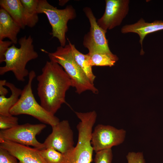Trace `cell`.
Listing matches in <instances>:
<instances>
[{"instance_id": "6da1fadb", "label": "cell", "mask_w": 163, "mask_h": 163, "mask_svg": "<svg viewBox=\"0 0 163 163\" xmlns=\"http://www.w3.org/2000/svg\"><path fill=\"white\" fill-rule=\"evenodd\" d=\"M37 94L41 105L55 115L61 105L65 103L66 94L72 81L63 68L58 63L46 62L42 73L37 78Z\"/></svg>"}, {"instance_id": "7a4b0ae2", "label": "cell", "mask_w": 163, "mask_h": 163, "mask_svg": "<svg viewBox=\"0 0 163 163\" xmlns=\"http://www.w3.org/2000/svg\"><path fill=\"white\" fill-rule=\"evenodd\" d=\"M18 42L20 48H18L13 44L5 53L4 62L5 64L0 67V75H3L11 71L18 81L24 82L25 77L29 73L26 68L27 63L37 58L38 55L34 50L33 39L30 35L21 37Z\"/></svg>"}, {"instance_id": "3957f363", "label": "cell", "mask_w": 163, "mask_h": 163, "mask_svg": "<svg viewBox=\"0 0 163 163\" xmlns=\"http://www.w3.org/2000/svg\"><path fill=\"white\" fill-rule=\"evenodd\" d=\"M44 51L48 54L50 60L58 63L63 68L72 80L73 87L78 94H80L88 90L95 94L98 93V89L75 61L70 42L64 46L58 47L53 52Z\"/></svg>"}, {"instance_id": "277c9868", "label": "cell", "mask_w": 163, "mask_h": 163, "mask_svg": "<svg viewBox=\"0 0 163 163\" xmlns=\"http://www.w3.org/2000/svg\"><path fill=\"white\" fill-rule=\"evenodd\" d=\"M36 76L35 72H29L28 81L22 90L19 99L10 110L13 116L26 114L31 116L44 123L52 126L58 124L59 119L46 110L36 100L32 88L33 80Z\"/></svg>"}, {"instance_id": "5b68a950", "label": "cell", "mask_w": 163, "mask_h": 163, "mask_svg": "<svg viewBox=\"0 0 163 163\" xmlns=\"http://www.w3.org/2000/svg\"><path fill=\"white\" fill-rule=\"evenodd\" d=\"M37 12L46 16L52 27V37L57 38L60 46H64L66 42V34L68 30V22L76 17L75 9L71 5H67L63 9H58L46 0H39Z\"/></svg>"}, {"instance_id": "8992f818", "label": "cell", "mask_w": 163, "mask_h": 163, "mask_svg": "<svg viewBox=\"0 0 163 163\" xmlns=\"http://www.w3.org/2000/svg\"><path fill=\"white\" fill-rule=\"evenodd\" d=\"M46 127L44 123L18 124L9 129L1 130L0 140L8 141L43 149H45L44 145L37 140L36 136Z\"/></svg>"}, {"instance_id": "52a82bcc", "label": "cell", "mask_w": 163, "mask_h": 163, "mask_svg": "<svg viewBox=\"0 0 163 163\" xmlns=\"http://www.w3.org/2000/svg\"><path fill=\"white\" fill-rule=\"evenodd\" d=\"M83 11L90 25L89 31L84 36L83 41L84 46L88 50V53H103L117 57L110 51L106 38V32L98 25L91 9L85 7L83 8Z\"/></svg>"}, {"instance_id": "ba28073f", "label": "cell", "mask_w": 163, "mask_h": 163, "mask_svg": "<svg viewBox=\"0 0 163 163\" xmlns=\"http://www.w3.org/2000/svg\"><path fill=\"white\" fill-rule=\"evenodd\" d=\"M126 132L110 126L97 125L92 132L91 143L95 152L111 149L121 144L125 137Z\"/></svg>"}, {"instance_id": "9c48e42d", "label": "cell", "mask_w": 163, "mask_h": 163, "mask_svg": "<svg viewBox=\"0 0 163 163\" xmlns=\"http://www.w3.org/2000/svg\"><path fill=\"white\" fill-rule=\"evenodd\" d=\"M52 127L51 133L43 143L45 149L52 148L64 154L74 148L73 133L68 120L60 121Z\"/></svg>"}, {"instance_id": "30bf717a", "label": "cell", "mask_w": 163, "mask_h": 163, "mask_svg": "<svg viewBox=\"0 0 163 163\" xmlns=\"http://www.w3.org/2000/svg\"><path fill=\"white\" fill-rule=\"evenodd\" d=\"M77 144L72 150L64 154L63 163H91L94 151L91 143L92 130L87 128L78 129Z\"/></svg>"}, {"instance_id": "8fae6325", "label": "cell", "mask_w": 163, "mask_h": 163, "mask_svg": "<svg viewBox=\"0 0 163 163\" xmlns=\"http://www.w3.org/2000/svg\"><path fill=\"white\" fill-rule=\"evenodd\" d=\"M129 0H106L104 12L97 21L105 32L119 26L129 11Z\"/></svg>"}, {"instance_id": "7c38bea8", "label": "cell", "mask_w": 163, "mask_h": 163, "mask_svg": "<svg viewBox=\"0 0 163 163\" xmlns=\"http://www.w3.org/2000/svg\"><path fill=\"white\" fill-rule=\"evenodd\" d=\"M0 147L15 156L18 163H45L36 148L6 140H0Z\"/></svg>"}, {"instance_id": "4fadbf2b", "label": "cell", "mask_w": 163, "mask_h": 163, "mask_svg": "<svg viewBox=\"0 0 163 163\" xmlns=\"http://www.w3.org/2000/svg\"><path fill=\"white\" fill-rule=\"evenodd\" d=\"M163 30V21L156 20L152 23L146 22L142 18L133 24L126 25L122 27V33H134L139 37V43L142 47V42L145 36L149 34Z\"/></svg>"}, {"instance_id": "5bb4252c", "label": "cell", "mask_w": 163, "mask_h": 163, "mask_svg": "<svg viewBox=\"0 0 163 163\" xmlns=\"http://www.w3.org/2000/svg\"><path fill=\"white\" fill-rule=\"evenodd\" d=\"M21 27L4 9H0V40L8 38L13 44L18 42L17 35Z\"/></svg>"}, {"instance_id": "9a60e30c", "label": "cell", "mask_w": 163, "mask_h": 163, "mask_svg": "<svg viewBox=\"0 0 163 163\" xmlns=\"http://www.w3.org/2000/svg\"><path fill=\"white\" fill-rule=\"evenodd\" d=\"M0 5L21 29L25 28L26 25L24 18L23 6L21 0H1Z\"/></svg>"}, {"instance_id": "2e32d148", "label": "cell", "mask_w": 163, "mask_h": 163, "mask_svg": "<svg viewBox=\"0 0 163 163\" xmlns=\"http://www.w3.org/2000/svg\"><path fill=\"white\" fill-rule=\"evenodd\" d=\"M5 86L8 87L11 92L8 97L0 95V115L5 116L11 115L10 110L18 101L22 90L18 88L12 83L6 82Z\"/></svg>"}, {"instance_id": "e0dca14e", "label": "cell", "mask_w": 163, "mask_h": 163, "mask_svg": "<svg viewBox=\"0 0 163 163\" xmlns=\"http://www.w3.org/2000/svg\"><path fill=\"white\" fill-rule=\"evenodd\" d=\"M23 6V16L26 26L32 28L38 21L37 8L39 0H21Z\"/></svg>"}, {"instance_id": "ac0fdd59", "label": "cell", "mask_w": 163, "mask_h": 163, "mask_svg": "<svg viewBox=\"0 0 163 163\" xmlns=\"http://www.w3.org/2000/svg\"><path fill=\"white\" fill-rule=\"evenodd\" d=\"M71 45L75 61L90 82L94 84L96 76L93 72L92 66L89 64L88 54H85L82 53L76 49L74 44L71 43Z\"/></svg>"}, {"instance_id": "d6986e66", "label": "cell", "mask_w": 163, "mask_h": 163, "mask_svg": "<svg viewBox=\"0 0 163 163\" xmlns=\"http://www.w3.org/2000/svg\"><path fill=\"white\" fill-rule=\"evenodd\" d=\"M88 54L89 63L92 66L111 67L118 59V57H114L105 53L97 52Z\"/></svg>"}, {"instance_id": "ffe728a7", "label": "cell", "mask_w": 163, "mask_h": 163, "mask_svg": "<svg viewBox=\"0 0 163 163\" xmlns=\"http://www.w3.org/2000/svg\"><path fill=\"white\" fill-rule=\"evenodd\" d=\"M40 154L45 163H63L65 154L52 148L40 150Z\"/></svg>"}, {"instance_id": "44dd1931", "label": "cell", "mask_w": 163, "mask_h": 163, "mask_svg": "<svg viewBox=\"0 0 163 163\" xmlns=\"http://www.w3.org/2000/svg\"><path fill=\"white\" fill-rule=\"evenodd\" d=\"M18 119L14 116L0 115V129L1 130L11 129L18 125Z\"/></svg>"}, {"instance_id": "7402d4cb", "label": "cell", "mask_w": 163, "mask_h": 163, "mask_svg": "<svg viewBox=\"0 0 163 163\" xmlns=\"http://www.w3.org/2000/svg\"><path fill=\"white\" fill-rule=\"evenodd\" d=\"M113 154L111 149L101 150L96 152L94 163H112Z\"/></svg>"}, {"instance_id": "603a6c76", "label": "cell", "mask_w": 163, "mask_h": 163, "mask_svg": "<svg viewBox=\"0 0 163 163\" xmlns=\"http://www.w3.org/2000/svg\"><path fill=\"white\" fill-rule=\"evenodd\" d=\"M17 159L7 150L0 147V163H18Z\"/></svg>"}, {"instance_id": "cb8c5ba5", "label": "cell", "mask_w": 163, "mask_h": 163, "mask_svg": "<svg viewBox=\"0 0 163 163\" xmlns=\"http://www.w3.org/2000/svg\"><path fill=\"white\" fill-rule=\"evenodd\" d=\"M126 158L127 163H145V159L142 152H129Z\"/></svg>"}, {"instance_id": "d4e9b609", "label": "cell", "mask_w": 163, "mask_h": 163, "mask_svg": "<svg viewBox=\"0 0 163 163\" xmlns=\"http://www.w3.org/2000/svg\"><path fill=\"white\" fill-rule=\"evenodd\" d=\"M12 43H13L11 41L0 40V63L4 62L5 58V54Z\"/></svg>"}, {"instance_id": "484cf974", "label": "cell", "mask_w": 163, "mask_h": 163, "mask_svg": "<svg viewBox=\"0 0 163 163\" xmlns=\"http://www.w3.org/2000/svg\"><path fill=\"white\" fill-rule=\"evenodd\" d=\"M6 82L5 80L0 81V95L6 96L8 92V90L4 87Z\"/></svg>"}, {"instance_id": "4316f807", "label": "cell", "mask_w": 163, "mask_h": 163, "mask_svg": "<svg viewBox=\"0 0 163 163\" xmlns=\"http://www.w3.org/2000/svg\"><path fill=\"white\" fill-rule=\"evenodd\" d=\"M67 0H59V5H64L67 2Z\"/></svg>"}]
</instances>
